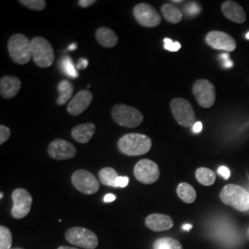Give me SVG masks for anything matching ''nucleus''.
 Masks as SVG:
<instances>
[{
	"instance_id": "obj_1",
	"label": "nucleus",
	"mask_w": 249,
	"mask_h": 249,
	"mask_svg": "<svg viewBox=\"0 0 249 249\" xmlns=\"http://www.w3.org/2000/svg\"><path fill=\"white\" fill-rule=\"evenodd\" d=\"M150 137L139 133H129L123 136L117 143L118 149L127 156H140L151 150Z\"/></svg>"
},
{
	"instance_id": "obj_2",
	"label": "nucleus",
	"mask_w": 249,
	"mask_h": 249,
	"mask_svg": "<svg viewBox=\"0 0 249 249\" xmlns=\"http://www.w3.org/2000/svg\"><path fill=\"white\" fill-rule=\"evenodd\" d=\"M223 203L231 206L239 212L249 211V193L244 187L237 185H227L220 193Z\"/></svg>"
},
{
	"instance_id": "obj_3",
	"label": "nucleus",
	"mask_w": 249,
	"mask_h": 249,
	"mask_svg": "<svg viewBox=\"0 0 249 249\" xmlns=\"http://www.w3.org/2000/svg\"><path fill=\"white\" fill-rule=\"evenodd\" d=\"M8 49L11 59L18 65H25L32 58V43L24 35L16 34L11 36Z\"/></svg>"
},
{
	"instance_id": "obj_4",
	"label": "nucleus",
	"mask_w": 249,
	"mask_h": 249,
	"mask_svg": "<svg viewBox=\"0 0 249 249\" xmlns=\"http://www.w3.org/2000/svg\"><path fill=\"white\" fill-rule=\"evenodd\" d=\"M32 57L40 68H48L53 62L54 53L53 46L43 37H35L31 40Z\"/></svg>"
},
{
	"instance_id": "obj_5",
	"label": "nucleus",
	"mask_w": 249,
	"mask_h": 249,
	"mask_svg": "<svg viewBox=\"0 0 249 249\" xmlns=\"http://www.w3.org/2000/svg\"><path fill=\"white\" fill-rule=\"evenodd\" d=\"M112 117L116 124L124 127H137L142 123L141 111L129 106L116 105L112 109Z\"/></svg>"
},
{
	"instance_id": "obj_6",
	"label": "nucleus",
	"mask_w": 249,
	"mask_h": 249,
	"mask_svg": "<svg viewBox=\"0 0 249 249\" xmlns=\"http://www.w3.org/2000/svg\"><path fill=\"white\" fill-rule=\"evenodd\" d=\"M171 110L175 119L180 125L184 127H193L196 124L194 109L186 99H173L171 102Z\"/></svg>"
},
{
	"instance_id": "obj_7",
	"label": "nucleus",
	"mask_w": 249,
	"mask_h": 249,
	"mask_svg": "<svg viewBox=\"0 0 249 249\" xmlns=\"http://www.w3.org/2000/svg\"><path fill=\"white\" fill-rule=\"evenodd\" d=\"M66 239L72 245L85 249H95L99 243L97 235L83 227H72L68 230Z\"/></svg>"
},
{
	"instance_id": "obj_8",
	"label": "nucleus",
	"mask_w": 249,
	"mask_h": 249,
	"mask_svg": "<svg viewBox=\"0 0 249 249\" xmlns=\"http://www.w3.org/2000/svg\"><path fill=\"white\" fill-rule=\"evenodd\" d=\"M71 182L76 189L86 195L95 194L100 187L97 178L86 170H78L74 172Z\"/></svg>"
},
{
	"instance_id": "obj_9",
	"label": "nucleus",
	"mask_w": 249,
	"mask_h": 249,
	"mask_svg": "<svg viewBox=\"0 0 249 249\" xmlns=\"http://www.w3.org/2000/svg\"><path fill=\"white\" fill-rule=\"evenodd\" d=\"M134 176L145 185L155 183L160 178V169L156 162L149 159L141 160L135 165Z\"/></svg>"
},
{
	"instance_id": "obj_10",
	"label": "nucleus",
	"mask_w": 249,
	"mask_h": 249,
	"mask_svg": "<svg viewBox=\"0 0 249 249\" xmlns=\"http://www.w3.org/2000/svg\"><path fill=\"white\" fill-rule=\"evenodd\" d=\"M193 94L197 104L203 108H211L216 100V89L208 80H197L193 85Z\"/></svg>"
},
{
	"instance_id": "obj_11",
	"label": "nucleus",
	"mask_w": 249,
	"mask_h": 249,
	"mask_svg": "<svg viewBox=\"0 0 249 249\" xmlns=\"http://www.w3.org/2000/svg\"><path fill=\"white\" fill-rule=\"evenodd\" d=\"M13 207L11 215L15 219H22L31 212L33 197L24 188H17L12 193Z\"/></svg>"
},
{
	"instance_id": "obj_12",
	"label": "nucleus",
	"mask_w": 249,
	"mask_h": 249,
	"mask_svg": "<svg viewBox=\"0 0 249 249\" xmlns=\"http://www.w3.org/2000/svg\"><path fill=\"white\" fill-rule=\"evenodd\" d=\"M135 18L138 22L144 27L153 28L158 26L161 21L160 14L150 4L141 3L133 9Z\"/></svg>"
},
{
	"instance_id": "obj_13",
	"label": "nucleus",
	"mask_w": 249,
	"mask_h": 249,
	"mask_svg": "<svg viewBox=\"0 0 249 249\" xmlns=\"http://www.w3.org/2000/svg\"><path fill=\"white\" fill-rule=\"evenodd\" d=\"M205 41L208 45L216 50L233 52L236 48L235 40L230 35L220 31L210 32L205 37Z\"/></svg>"
},
{
	"instance_id": "obj_14",
	"label": "nucleus",
	"mask_w": 249,
	"mask_h": 249,
	"mask_svg": "<svg viewBox=\"0 0 249 249\" xmlns=\"http://www.w3.org/2000/svg\"><path fill=\"white\" fill-rule=\"evenodd\" d=\"M48 154L54 160H69L76 156L75 146L65 140H54L48 146Z\"/></svg>"
},
{
	"instance_id": "obj_15",
	"label": "nucleus",
	"mask_w": 249,
	"mask_h": 249,
	"mask_svg": "<svg viewBox=\"0 0 249 249\" xmlns=\"http://www.w3.org/2000/svg\"><path fill=\"white\" fill-rule=\"evenodd\" d=\"M92 97V93L88 89L80 90L71 100L68 106V112L74 116L82 114L89 107Z\"/></svg>"
},
{
	"instance_id": "obj_16",
	"label": "nucleus",
	"mask_w": 249,
	"mask_h": 249,
	"mask_svg": "<svg viewBox=\"0 0 249 249\" xmlns=\"http://www.w3.org/2000/svg\"><path fill=\"white\" fill-rule=\"evenodd\" d=\"M223 15L235 23H244L247 18V14L240 5L234 1L227 0L222 4Z\"/></svg>"
},
{
	"instance_id": "obj_17",
	"label": "nucleus",
	"mask_w": 249,
	"mask_h": 249,
	"mask_svg": "<svg viewBox=\"0 0 249 249\" xmlns=\"http://www.w3.org/2000/svg\"><path fill=\"white\" fill-rule=\"evenodd\" d=\"M146 226L154 231L169 230L174 226L172 218L165 214L153 213L146 218Z\"/></svg>"
},
{
	"instance_id": "obj_18",
	"label": "nucleus",
	"mask_w": 249,
	"mask_h": 249,
	"mask_svg": "<svg viewBox=\"0 0 249 249\" xmlns=\"http://www.w3.org/2000/svg\"><path fill=\"white\" fill-rule=\"evenodd\" d=\"M21 87L20 80L14 76H5L0 80V94L4 99H11L18 94Z\"/></svg>"
},
{
	"instance_id": "obj_19",
	"label": "nucleus",
	"mask_w": 249,
	"mask_h": 249,
	"mask_svg": "<svg viewBox=\"0 0 249 249\" xmlns=\"http://www.w3.org/2000/svg\"><path fill=\"white\" fill-rule=\"evenodd\" d=\"M95 132V125L92 123L78 124L73 127L72 138L79 143H87L90 141Z\"/></svg>"
},
{
	"instance_id": "obj_20",
	"label": "nucleus",
	"mask_w": 249,
	"mask_h": 249,
	"mask_svg": "<svg viewBox=\"0 0 249 249\" xmlns=\"http://www.w3.org/2000/svg\"><path fill=\"white\" fill-rule=\"evenodd\" d=\"M96 40L105 48H113L118 43V37L116 33L107 27H101L95 33Z\"/></svg>"
},
{
	"instance_id": "obj_21",
	"label": "nucleus",
	"mask_w": 249,
	"mask_h": 249,
	"mask_svg": "<svg viewBox=\"0 0 249 249\" xmlns=\"http://www.w3.org/2000/svg\"><path fill=\"white\" fill-rule=\"evenodd\" d=\"M161 14L163 16V18H165L170 23H178L182 20L183 18V14L182 11L178 9V7H176L174 4H164L161 6Z\"/></svg>"
},
{
	"instance_id": "obj_22",
	"label": "nucleus",
	"mask_w": 249,
	"mask_h": 249,
	"mask_svg": "<svg viewBox=\"0 0 249 249\" xmlns=\"http://www.w3.org/2000/svg\"><path fill=\"white\" fill-rule=\"evenodd\" d=\"M57 89H58L59 96L56 100V104L58 106H64L69 102V100L71 98L74 86L69 80H63L58 83Z\"/></svg>"
},
{
	"instance_id": "obj_23",
	"label": "nucleus",
	"mask_w": 249,
	"mask_h": 249,
	"mask_svg": "<svg viewBox=\"0 0 249 249\" xmlns=\"http://www.w3.org/2000/svg\"><path fill=\"white\" fill-rule=\"evenodd\" d=\"M178 195L181 200H183L185 203L190 204L193 203L196 198V190L191 185L187 183H181L178 185L177 188Z\"/></svg>"
},
{
	"instance_id": "obj_24",
	"label": "nucleus",
	"mask_w": 249,
	"mask_h": 249,
	"mask_svg": "<svg viewBox=\"0 0 249 249\" xmlns=\"http://www.w3.org/2000/svg\"><path fill=\"white\" fill-rule=\"evenodd\" d=\"M119 176L116 170L111 167L103 168L99 172V178L101 183L109 187H116V179Z\"/></svg>"
},
{
	"instance_id": "obj_25",
	"label": "nucleus",
	"mask_w": 249,
	"mask_h": 249,
	"mask_svg": "<svg viewBox=\"0 0 249 249\" xmlns=\"http://www.w3.org/2000/svg\"><path fill=\"white\" fill-rule=\"evenodd\" d=\"M196 178L197 181L203 186H212L216 180V175L213 170L200 167L196 171Z\"/></svg>"
},
{
	"instance_id": "obj_26",
	"label": "nucleus",
	"mask_w": 249,
	"mask_h": 249,
	"mask_svg": "<svg viewBox=\"0 0 249 249\" xmlns=\"http://www.w3.org/2000/svg\"><path fill=\"white\" fill-rule=\"evenodd\" d=\"M153 249H183V247L178 240L164 237L154 242Z\"/></svg>"
},
{
	"instance_id": "obj_27",
	"label": "nucleus",
	"mask_w": 249,
	"mask_h": 249,
	"mask_svg": "<svg viewBox=\"0 0 249 249\" xmlns=\"http://www.w3.org/2000/svg\"><path fill=\"white\" fill-rule=\"evenodd\" d=\"M12 234L6 226L0 227V249H11Z\"/></svg>"
},
{
	"instance_id": "obj_28",
	"label": "nucleus",
	"mask_w": 249,
	"mask_h": 249,
	"mask_svg": "<svg viewBox=\"0 0 249 249\" xmlns=\"http://www.w3.org/2000/svg\"><path fill=\"white\" fill-rule=\"evenodd\" d=\"M61 66H62L63 71L68 76L71 77L72 79H76L79 77V73L76 71L73 63H72L71 58L68 55L64 56L61 59Z\"/></svg>"
},
{
	"instance_id": "obj_29",
	"label": "nucleus",
	"mask_w": 249,
	"mask_h": 249,
	"mask_svg": "<svg viewBox=\"0 0 249 249\" xmlns=\"http://www.w3.org/2000/svg\"><path fill=\"white\" fill-rule=\"evenodd\" d=\"M19 3L28 9L36 11H41L46 7V2L45 0H20Z\"/></svg>"
},
{
	"instance_id": "obj_30",
	"label": "nucleus",
	"mask_w": 249,
	"mask_h": 249,
	"mask_svg": "<svg viewBox=\"0 0 249 249\" xmlns=\"http://www.w3.org/2000/svg\"><path fill=\"white\" fill-rule=\"evenodd\" d=\"M163 43H164V48L171 52H177L181 48V45L178 42H173L169 38H165L163 40Z\"/></svg>"
},
{
	"instance_id": "obj_31",
	"label": "nucleus",
	"mask_w": 249,
	"mask_h": 249,
	"mask_svg": "<svg viewBox=\"0 0 249 249\" xmlns=\"http://www.w3.org/2000/svg\"><path fill=\"white\" fill-rule=\"evenodd\" d=\"M10 133V129L7 125H0V144H4V142H6L9 140Z\"/></svg>"
},
{
	"instance_id": "obj_32",
	"label": "nucleus",
	"mask_w": 249,
	"mask_h": 249,
	"mask_svg": "<svg viewBox=\"0 0 249 249\" xmlns=\"http://www.w3.org/2000/svg\"><path fill=\"white\" fill-rule=\"evenodd\" d=\"M129 182V179L126 177H118L116 179V187H125L127 186Z\"/></svg>"
},
{
	"instance_id": "obj_33",
	"label": "nucleus",
	"mask_w": 249,
	"mask_h": 249,
	"mask_svg": "<svg viewBox=\"0 0 249 249\" xmlns=\"http://www.w3.org/2000/svg\"><path fill=\"white\" fill-rule=\"evenodd\" d=\"M218 173L223 177L224 179H228L230 178V170L228 169L226 166H221L218 169Z\"/></svg>"
},
{
	"instance_id": "obj_34",
	"label": "nucleus",
	"mask_w": 249,
	"mask_h": 249,
	"mask_svg": "<svg viewBox=\"0 0 249 249\" xmlns=\"http://www.w3.org/2000/svg\"><path fill=\"white\" fill-rule=\"evenodd\" d=\"M95 2H96L95 0H80V1L78 2V4L80 5V7H82V8H87V7L91 6L92 4H94Z\"/></svg>"
},
{
	"instance_id": "obj_35",
	"label": "nucleus",
	"mask_w": 249,
	"mask_h": 249,
	"mask_svg": "<svg viewBox=\"0 0 249 249\" xmlns=\"http://www.w3.org/2000/svg\"><path fill=\"white\" fill-rule=\"evenodd\" d=\"M88 66V60L85 58H80V60L77 63V68L78 70H83Z\"/></svg>"
},
{
	"instance_id": "obj_36",
	"label": "nucleus",
	"mask_w": 249,
	"mask_h": 249,
	"mask_svg": "<svg viewBox=\"0 0 249 249\" xmlns=\"http://www.w3.org/2000/svg\"><path fill=\"white\" fill-rule=\"evenodd\" d=\"M116 195H114V194H107L104 197V201L107 202V203H109V202H112V201L116 200Z\"/></svg>"
},
{
	"instance_id": "obj_37",
	"label": "nucleus",
	"mask_w": 249,
	"mask_h": 249,
	"mask_svg": "<svg viewBox=\"0 0 249 249\" xmlns=\"http://www.w3.org/2000/svg\"><path fill=\"white\" fill-rule=\"evenodd\" d=\"M202 130V123L201 122H196V124L193 125V131L195 133H198Z\"/></svg>"
},
{
	"instance_id": "obj_38",
	"label": "nucleus",
	"mask_w": 249,
	"mask_h": 249,
	"mask_svg": "<svg viewBox=\"0 0 249 249\" xmlns=\"http://www.w3.org/2000/svg\"><path fill=\"white\" fill-rule=\"evenodd\" d=\"M183 230H185V231H189V230H191L192 229V225L191 224H185V225H183Z\"/></svg>"
},
{
	"instance_id": "obj_39",
	"label": "nucleus",
	"mask_w": 249,
	"mask_h": 249,
	"mask_svg": "<svg viewBox=\"0 0 249 249\" xmlns=\"http://www.w3.org/2000/svg\"><path fill=\"white\" fill-rule=\"evenodd\" d=\"M57 249H75V248H71V247H60V248H58Z\"/></svg>"
},
{
	"instance_id": "obj_40",
	"label": "nucleus",
	"mask_w": 249,
	"mask_h": 249,
	"mask_svg": "<svg viewBox=\"0 0 249 249\" xmlns=\"http://www.w3.org/2000/svg\"><path fill=\"white\" fill-rule=\"evenodd\" d=\"M76 47H77V45L73 44V45H71V46H70V48H69V49H70V50H74V49H75Z\"/></svg>"
},
{
	"instance_id": "obj_41",
	"label": "nucleus",
	"mask_w": 249,
	"mask_h": 249,
	"mask_svg": "<svg viewBox=\"0 0 249 249\" xmlns=\"http://www.w3.org/2000/svg\"><path fill=\"white\" fill-rule=\"evenodd\" d=\"M172 2H173V3H182V1H176V0H173Z\"/></svg>"
},
{
	"instance_id": "obj_42",
	"label": "nucleus",
	"mask_w": 249,
	"mask_h": 249,
	"mask_svg": "<svg viewBox=\"0 0 249 249\" xmlns=\"http://www.w3.org/2000/svg\"><path fill=\"white\" fill-rule=\"evenodd\" d=\"M22 249V248H15V249Z\"/></svg>"
},
{
	"instance_id": "obj_43",
	"label": "nucleus",
	"mask_w": 249,
	"mask_h": 249,
	"mask_svg": "<svg viewBox=\"0 0 249 249\" xmlns=\"http://www.w3.org/2000/svg\"><path fill=\"white\" fill-rule=\"evenodd\" d=\"M247 37H248V38H249V35H248V36H247Z\"/></svg>"
}]
</instances>
